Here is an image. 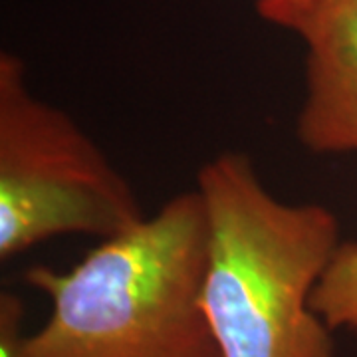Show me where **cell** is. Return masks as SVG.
Listing matches in <instances>:
<instances>
[{"label":"cell","instance_id":"1","mask_svg":"<svg viewBox=\"0 0 357 357\" xmlns=\"http://www.w3.org/2000/svg\"><path fill=\"white\" fill-rule=\"evenodd\" d=\"M208 225L199 191L105 238L79 264L32 266L50 316L24 332V306L0 296V357H220L201 310Z\"/></svg>","mask_w":357,"mask_h":357},{"label":"cell","instance_id":"2","mask_svg":"<svg viewBox=\"0 0 357 357\" xmlns=\"http://www.w3.org/2000/svg\"><path fill=\"white\" fill-rule=\"evenodd\" d=\"M197 191L208 225L201 310L220 357H335L312 307L342 244L332 211L276 199L236 151L206 161Z\"/></svg>","mask_w":357,"mask_h":357},{"label":"cell","instance_id":"3","mask_svg":"<svg viewBox=\"0 0 357 357\" xmlns=\"http://www.w3.org/2000/svg\"><path fill=\"white\" fill-rule=\"evenodd\" d=\"M143 208L88 133L36 98L24 62L0 56V260L62 234L112 238L137 227Z\"/></svg>","mask_w":357,"mask_h":357},{"label":"cell","instance_id":"4","mask_svg":"<svg viewBox=\"0 0 357 357\" xmlns=\"http://www.w3.org/2000/svg\"><path fill=\"white\" fill-rule=\"evenodd\" d=\"M300 36L306 91L296 135L314 153H357V0H318Z\"/></svg>","mask_w":357,"mask_h":357},{"label":"cell","instance_id":"5","mask_svg":"<svg viewBox=\"0 0 357 357\" xmlns=\"http://www.w3.org/2000/svg\"><path fill=\"white\" fill-rule=\"evenodd\" d=\"M312 307L332 332L357 333V243L340 244L314 290Z\"/></svg>","mask_w":357,"mask_h":357},{"label":"cell","instance_id":"6","mask_svg":"<svg viewBox=\"0 0 357 357\" xmlns=\"http://www.w3.org/2000/svg\"><path fill=\"white\" fill-rule=\"evenodd\" d=\"M318 0H256L258 14L274 26L300 34Z\"/></svg>","mask_w":357,"mask_h":357}]
</instances>
